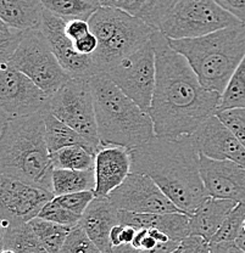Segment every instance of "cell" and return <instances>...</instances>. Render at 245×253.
<instances>
[{
    "mask_svg": "<svg viewBox=\"0 0 245 253\" xmlns=\"http://www.w3.org/2000/svg\"><path fill=\"white\" fill-rule=\"evenodd\" d=\"M151 43L156 55V83L149 113L155 134L165 138L192 135L216 115L222 95L200 83L188 60L171 47L161 31L154 32Z\"/></svg>",
    "mask_w": 245,
    "mask_h": 253,
    "instance_id": "obj_1",
    "label": "cell"
},
{
    "mask_svg": "<svg viewBox=\"0 0 245 253\" xmlns=\"http://www.w3.org/2000/svg\"><path fill=\"white\" fill-rule=\"evenodd\" d=\"M131 172L149 175L161 190L191 215L207 195L200 174V154L193 136H157L131 149Z\"/></svg>",
    "mask_w": 245,
    "mask_h": 253,
    "instance_id": "obj_2",
    "label": "cell"
},
{
    "mask_svg": "<svg viewBox=\"0 0 245 253\" xmlns=\"http://www.w3.org/2000/svg\"><path fill=\"white\" fill-rule=\"evenodd\" d=\"M52 170L42 111L1 122L0 173L52 192Z\"/></svg>",
    "mask_w": 245,
    "mask_h": 253,
    "instance_id": "obj_3",
    "label": "cell"
},
{
    "mask_svg": "<svg viewBox=\"0 0 245 253\" xmlns=\"http://www.w3.org/2000/svg\"><path fill=\"white\" fill-rule=\"evenodd\" d=\"M89 83L101 146L121 145L131 150L156 135L150 113L132 100L106 73L92 76Z\"/></svg>",
    "mask_w": 245,
    "mask_h": 253,
    "instance_id": "obj_4",
    "label": "cell"
},
{
    "mask_svg": "<svg viewBox=\"0 0 245 253\" xmlns=\"http://www.w3.org/2000/svg\"><path fill=\"white\" fill-rule=\"evenodd\" d=\"M196 73L200 83L221 95L245 56V23L221 28L194 38H167Z\"/></svg>",
    "mask_w": 245,
    "mask_h": 253,
    "instance_id": "obj_5",
    "label": "cell"
},
{
    "mask_svg": "<svg viewBox=\"0 0 245 253\" xmlns=\"http://www.w3.org/2000/svg\"><path fill=\"white\" fill-rule=\"evenodd\" d=\"M88 21L99 42L98 49L92 55L97 75L106 73L116 63L151 41L157 30L121 7L100 6Z\"/></svg>",
    "mask_w": 245,
    "mask_h": 253,
    "instance_id": "obj_6",
    "label": "cell"
},
{
    "mask_svg": "<svg viewBox=\"0 0 245 253\" xmlns=\"http://www.w3.org/2000/svg\"><path fill=\"white\" fill-rule=\"evenodd\" d=\"M238 23L242 21L216 0H177L163 15L157 30L167 38L182 39L205 36Z\"/></svg>",
    "mask_w": 245,
    "mask_h": 253,
    "instance_id": "obj_7",
    "label": "cell"
},
{
    "mask_svg": "<svg viewBox=\"0 0 245 253\" xmlns=\"http://www.w3.org/2000/svg\"><path fill=\"white\" fill-rule=\"evenodd\" d=\"M47 107L59 120L80 133L94 151H99L101 144L89 78H71L50 95Z\"/></svg>",
    "mask_w": 245,
    "mask_h": 253,
    "instance_id": "obj_8",
    "label": "cell"
},
{
    "mask_svg": "<svg viewBox=\"0 0 245 253\" xmlns=\"http://www.w3.org/2000/svg\"><path fill=\"white\" fill-rule=\"evenodd\" d=\"M5 63L28 76L49 96L72 78L57 60L48 39L39 30L26 32L15 54Z\"/></svg>",
    "mask_w": 245,
    "mask_h": 253,
    "instance_id": "obj_9",
    "label": "cell"
},
{
    "mask_svg": "<svg viewBox=\"0 0 245 253\" xmlns=\"http://www.w3.org/2000/svg\"><path fill=\"white\" fill-rule=\"evenodd\" d=\"M106 75L142 109L149 112L156 83V55L151 41L116 63Z\"/></svg>",
    "mask_w": 245,
    "mask_h": 253,
    "instance_id": "obj_10",
    "label": "cell"
},
{
    "mask_svg": "<svg viewBox=\"0 0 245 253\" xmlns=\"http://www.w3.org/2000/svg\"><path fill=\"white\" fill-rule=\"evenodd\" d=\"M49 95L28 76L9 63H0L1 122L39 112L48 105Z\"/></svg>",
    "mask_w": 245,
    "mask_h": 253,
    "instance_id": "obj_11",
    "label": "cell"
},
{
    "mask_svg": "<svg viewBox=\"0 0 245 253\" xmlns=\"http://www.w3.org/2000/svg\"><path fill=\"white\" fill-rule=\"evenodd\" d=\"M54 192L20 179L0 175V225H16L38 217Z\"/></svg>",
    "mask_w": 245,
    "mask_h": 253,
    "instance_id": "obj_12",
    "label": "cell"
},
{
    "mask_svg": "<svg viewBox=\"0 0 245 253\" xmlns=\"http://www.w3.org/2000/svg\"><path fill=\"white\" fill-rule=\"evenodd\" d=\"M107 197L120 211L136 213L183 212L149 175L143 173L131 172Z\"/></svg>",
    "mask_w": 245,
    "mask_h": 253,
    "instance_id": "obj_13",
    "label": "cell"
},
{
    "mask_svg": "<svg viewBox=\"0 0 245 253\" xmlns=\"http://www.w3.org/2000/svg\"><path fill=\"white\" fill-rule=\"evenodd\" d=\"M66 21L46 9L39 31L48 39L49 45L64 68L75 78H89L97 75L92 55H82L66 34Z\"/></svg>",
    "mask_w": 245,
    "mask_h": 253,
    "instance_id": "obj_14",
    "label": "cell"
},
{
    "mask_svg": "<svg viewBox=\"0 0 245 253\" xmlns=\"http://www.w3.org/2000/svg\"><path fill=\"white\" fill-rule=\"evenodd\" d=\"M200 174L209 196L245 201V167L239 163L200 155Z\"/></svg>",
    "mask_w": 245,
    "mask_h": 253,
    "instance_id": "obj_15",
    "label": "cell"
},
{
    "mask_svg": "<svg viewBox=\"0 0 245 253\" xmlns=\"http://www.w3.org/2000/svg\"><path fill=\"white\" fill-rule=\"evenodd\" d=\"M192 136L200 155L215 160H231L245 167L244 145L217 115L207 118Z\"/></svg>",
    "mask_w": 245,
    "mask_h": 253,
    "instance_id": "obj_16",
    "label": "cell"
},
{
    "mask_svg": "<svg viewBox=\"0 0 245 253\" xmlns=\"http://www.w3.org/2000/svg\"><path fill=\"white\" fill-rule=\"evenodd\" d=\"M131 150L121 145H102L96 155V197H107L131 173Z\"/></svg>",
    "mask_w": 245,
    "mask_h": 253,
    "instance_id": "obj_17",
    "label": "cell"
},
{
    "mask_svg": "<svg viewBox=\"0 0 245 253\" xmlns=\"http://www.w3.org/2000/svg\"><path fill=\"white\" fill-rule=\"evenodd\" d=\"M120 221V210L115 207L109 197H94L84 211L80 225L101 253H112L114 246L110 240L111 229Z\"/></svg>",
    "mask_w": 245,
    "mask_h": 253,
    "instance_id": "obj_18",
    "label": "cell"
},
{
    "mask_svg": "<svg viewBox=\"0 0 245 253\" xmlns=\"http://www.w3.org/2000/svg\"><path fill=\"white\" fill-rule=\"evenodd\" d=\"M120 221L139 229L156 228L176 241H182L189 235V214L184 212L136 213L120 211Z\"/></svg>",
    "mask_w": 245,
    "mask_h": 253,
    "instance_id": "obj_19",
    "label": "cell"
},
{
    "mask_svg": "<svg viewBox=\"0 0 245 253\" xmlns=\"http://www.w3.org/2000/svg\"><path fill=\"white\" fill-rule=\"evenodd\" d=\"M238 202L207 196L189 215V234L200 235L211 241L227 215Z\"/></svg>",
    "mask_w": 245,
    "mask_h": 253,
    "instance_id": "obj_20",
    "label": "cell"
},
{
    "mask_svg": "<svg viewBox=\"0 0 245 253\" xmlns=\"http://www.w3.org/2000/svg\"><path fill=\"white\" fill-rule=\"evenodd\" d=\"M44 11L42 0H0L1 21L18 30H39Z\"/></svg>",
    "mask_w": 245,
    "mask_h": 253,
    "instance_id": "obj_21",
    "label": "cell"
},
{
    "mask_svg": "<svg viewBox=\"0 0 245 253\" xmlns=\"http://www.w3.org/2000/svg\"><path fill=\"white\" fill-rule=\"evenodd\" d=\"M1 226V253H43L39 237L33 229L31 221H26L16 225Z\"/></svg>",
    "mask_w": 245,
    "mask_h": 253,
    "instance_id": "obj_22",
    "label": "cell"
},
{
    "mask_svg": "<svg viewBox=\"0 0 245 253\" xmlns=\"http://www.w3.org/2000/svg\"><path fill=\"white\" fill-rule=\"evenodd\" d=\"M42 112H43L44 123H46V140L48 144L50 154L57 151L61 147L68 146V145L80 144L91 149L97 155V152L92 149L91 145L87 142L86 139L80 133H77L75 129L66 125L61 120H59L54 113L50 112L48 107H44Z\"/></svg>",
    "mask_w": 245,
    "mask_h": 253,
    "instance_id": "obj_23",
    "label": "cell"
},
{
    "mask_svg": "<svg viewBox=\"0 0 245 253\" xmlns=\"http://www.w3.org/2000/svg\"><path fill=\"white\" fill-rule=\"evenodd\" d=\"M96 169H66L54 168L52 170V192L55 196L71 192L94 191L96 189Z\"/></svg>",
    "mask_w": 245,
    "mask_h": 253,
    "instance_id": "obj_24",
    "label": "cell"
},
{
    "mask_svg": "<svg viewBox=\"0 0 245 253\" xmlns=\"http://www.w3.org/2000/svg\"><path fill=\"white\" fill-rule=\"evenodd\" d=\"M52 167L66 169H89L96 166V154L84 145L73 144L50 154Z\"/></svg>",
    "mask_w": 245,
    "mask_h": 253,
    "instance_id": "obj_25",
    "label": "cell"
},
{
    "mask_svg": "<svg viewBox=\"0 0 245 253\" xmlns=\"http://www.w3.org/2000/svg\"><path fill=\"white\" fill-rule=\"evenodd\" d=\"M44 7L65 21L87 20L101 6L99 0H42Z\"/></svg>",
    "mask_w": 245,
    "mask_h": 253,
    "instance_id": "obj_26",
    "label": "cell"
},
{
    "mask_svg": "<svg viewBox=\"0 0 245 253\" xmlns=\"http://www.w3.org/2000/svg\"><path fill=\"white\" fill-rule=\"evenodd\" d=\"M177 0H122L120 7L157 28L163 15Z\"/></svg>",
    "mask_w": 245,
    "mask_h": 253,
    "instance_id": "obj_27",
    "label": "cell"
},
{
    "mask_svg": "<svg viewBox=\"0 0 245 253\" xmlns=\"http://www.w3.org/2000/svg\"><path fill=\"white\" fill-rule=\"evenodd\" d=\"M30 221L39 237L44 252L59 253L64 245L66 236L70 233V226L61 225V224L54 223L42 217H36Z\"/></svg>",
    "mask_w": 245,
    "mask_h": 253,
    "instance_id": "obj_28",
    "label": "cell"
},
{
    "mask_svg": "<svg viewBox=\"0 0 245 253\" xmlns=\"http://www.w3.org/2000/svg\"><path fill=\"white\" fill-rule=\"evenodd\" d=\"M237 107H245V56L229 79L217 111Z\"/></svg>",
    "mask_w": 245,
    "mask_h": 253,
    "instance_id": "obj_29",
    "label": "cell"
},
{
    "mask_svg": "<svg viewBox=\"0 0 245 253\" xmlns=\"http://www.w3.org/2000/svg\"><path fill=\"white\" fill-rule=\"evenodd\" d=\"M245 220V201H241L229 212L220 230L215 234L210 242L217 241H236L242 233Z\"/></svg>",
    "mask_w": 245,
    "mask_h": 253,
    "instance_id": "obj_30",
    "label": "cell"
},
{
    "mask_svg": "<svg viewBox=\"0 0 245 253\" xmlns=\"http://www.w3.org/2000/svg\"><path fill=\"white\" fill-rule=\"evenodd\" d=\"M99 253V249L89 237L87 231L78 224L71 228L70 233L66 236L60 253Z\"/></svg>",
    "mask_w": 245,
    "mask_h": 253,
    "instance_id": "obj_31",
    "label": "cell"
},
{
    "mask_svg": "<svg viewBox=\"0 0 245 253\" xmlns=\"http://www.w3.org/2000/svg\"><path fill=\"white\" fill-rule=\"evenodd\" d=\"M26 32L11 27L4 21L0 22V63L9 61L25 38Z\"/></svg>",
    "mask_w": 245,
    "mask_h": 253,
    "instance_id": "obj_32",
    "label": "cell"
},
{
    "mask_svg": "<svg viewBox=\"0 0 245 253\" xmlns=\"http://www.w3.org/2000/svg\"><path fill=\"white\" fill-rule=\"evenodd\" d=\"M38 217H42L50 221H54V223L61 224V225L70 226V228L78 225L82 218L81 215L71 212L70 210H67L64 206L60 205L59 202L55 201L54 197H52V200H50L48 204L44 206Z\"/></svg>",
    "mask_w": 245,
    "mask_h": 253,
    "instance_id": "obj_33",
    "label": "cell"
},
{
    "mask_svg": "<svg viewBox=\"0 0 245 253\" xmlns=\"http://www.w3.org/2000/svg\"><path fill=\"white\" fill-rule=\"evenodd\" d=\"M216 115L233 131L245 147V107L221 110L217 111Z\"/></svg>",
    "mask_w": 245,
    "mask_h": 253,
    "instance_id": "obj_34",
    "label": "cell"
},
{
    "mask_svg": "<svg viewBox=\"0 0 245 253\" xmlns=\"http://www.w3.org/2000/svg\"><path fill=\"white\" fill-rule=\"evenodd\" d=\"M96 194L94 191H80V192H71V194L59 195V196H54L55 201L59 202L64 207L70 210L71 212L76 213L78 215H83L84 211L87 210L89 204L94 200Z\"/></svg>",
    "mask_w": 245,
    "mask_h": 253,
    "instance_id": "obj_35",
    "label": "cell"
},
{
    "mask_svg": "<svg viewBox=\"0 0 245 253\" xmlns=\"http://www.w3.org/2000/svg\"><path fill=\"white\" fill-rule=\"evenodd\" d=\"M176 252L183 253H207L210 252V241L200 235L189 234L181 241Z\"/></svg>",
    "mask_w": 245,
    "mask_h": 253,
    "instance_id": "obj_36",
    "label": "cell"
},
{
    "mask_svg": "<svg viewBox=\"0 0 245 253\" xmlns=\"http://www.w3.org/2000/svg\"><path fill=\"white\" fill-rule=\"evenodd\" d=\"M73 45H75L76 50L82 55H93L96 50L98 49L99 42L96 34L91 31L86 36L73 41Z\"/></svg>",
    "mask_w": 245,
    "mask_h": 253,
    "instance_id": "obj_37",
    "label": "cell"
},
{
    "mask_svg": "<svg viewBox=\"0 0 245 253\" xmlns=\"http://www.w3.org/2000/svg\"><path fill=\"white\" fill-rule=\"evenodd\" d=\"M65 31L66 34L73 42L76 39L81 38V37L86 36L87 33H89L91 32V26H89V21L87 20H70L66 21Z\"/></svg>",
    "mask_w": 245,
    "mask_h": 253,
    "instance_id": "obj_38",
    "label": "cell"
},
{
    "mask_svg": "<svg viewBox=\"0 0 245 253\" xmlns=\"http://www.w3.org/2000/svg\"><path fill=\"white\" fill-rule=\"evenodd\" d=\"M216 2L245 23V0H216Z\"/></svg>",
    "mask_w": 245,
    "mask_h": 253,
    "instance_id": "obj_39",
    "label": "cell"
},
{
    "mask_svg": "<svg viewBox=\"0 0 245 253\" xmlns=\"http://www.w3.org/2000/svg\"><path fill=\"white\" fill-rule=\"evenodd\" d=\"M210 252L241 253L242 250L237 246L236 241H217V242H210Z\"/></svg>",
    "mask_w": 245,
    "mask_h": 253,
    "instance_id": "obj_40",
    "label": "cell"
},
{
    "mask_svg": "<svg viewBox=\"0 0 245 253\" xmlns=\"http://www.w3.org/2000/svg\"><path fill=\"white\" fill-rule=\"evenodd\" d=\"M101 6H111V7H120L122 0H99Z\"/></svg>",
    "mask_w": 245,
    "mask_h": 253,
    "instance_id": "obj_41",
    "label": "cell"
},
{
    "mask_svg": "<svg viewBox=\"0 0 245 253\" xmlns=\"http://www.w3.org/2000/svg\"><path fill=\"white\" fill-rule=\"evenodd\" d=\"M236 244L242 250V252H245V233L239 234V236L236 239Z\"/></svg>",
    "mask_w": 245,
    "mask_h": 253,
    "instance_id": "obj_42",
    "label": "cell"
}]
</instances>
